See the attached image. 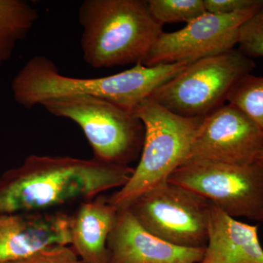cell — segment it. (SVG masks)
Wrapping results in <instances>:
<instances>
[{"label":"cell","instance_id":"cell-1","mask_svg":"<svg viewBox=\"0 0 263 263\" xmlns=\"http://www.w3.org/2000/svg\"><path fill=\"white\" fill-rule=\"evenodd\" d=\"M130 166L67 156H29L18 167L0 175V214L52 212L74 202L94 200L122 187Z\"/></svg>","mask_w":263,"mask_h":263},{"label":"cell","instance_id":"cell-2","mask_svg":"<svg viewBox=\"0 0 263 263\" xmlns=\"http://www.w3.org/2000/svg\"><path fill=\"white\" fill-rule=\"evenodd\" d=\"M188 65L179 62L148 67L138 64L114 75L79 79L62 75L48 57L35 56L19 71L11 89L15 102L26 109L53 99L86 96L108 100L132 111Z\"/></svg>","mask_w":263,"mask_h":263},{"label":"cell","instance_id":"cell-3","mask_svg":"<svg viewBox=\"0 0 263 263\" xmlns=\"http://www.w3.org/2000/svg\"><path fill=\"white\" fill-rule=\"evenodd\" d=\"M79 21L83 58L94 68L143 65L163 32L148 0H86Z\"/></svg>","mask_w":263,"mask_h":263},{"label":"cell","instance_id":"cell-4","mask_svg":"<svg viewBox=\"0 0 263 263\" xmlns=\"http://www.w3.org/2000/svg\"><path fill=\"white\" fill-rule=\"evenodd\" d=\"M144 126L139 162L119 191L108 197L117 211L127 210L152 189L168 181L187 160L190 148L204 117H181L170 111L152 97L132 110Z\"/></svg>","mask_w":263,"mask_h":263},{"label":"cell","instance_id":"cell-5","mask_svg":"<svg viewBox=\"0 0 263 263\" xmlns=\"http://www.w3.org/2000/svg\"><path fill=\"white\" fill-rule=\"evenodd\" d=\"M41 105L52 115L70 119L81 127L95 160L129 166L141 157L144 126L130 110L103 99L86 96L53 99Z\"/></svg>","mask_w":263,"mask_h":263},{"label":"cell","instance_id":"cell-6","mask_svg":"<svg viewBox=\"0 0 263 263\" xmlns=\"http://www.w3.org/2000/svg\"><path fill=\"white\" fill-rule=\"evenodd\" d=\"M254 66L239 50H231L191 62L151 97L181 117H204L224 105L232 87Z\"/></svg>","mask_w":263,"mask_h":263},{"label":"cell","instance_id":"cell-7","mask_svg":"<svg viewBox=\"0 0 263 263\" xmlns=\"http://www.w3.org/2000/svg\"><path fill=\"white\" fill-rule=\"evenodd\" d=\"M210 208L206 199L167 181L140 197L129 210L157 238L177 247L204 249Z\"/></svg>","mask_w":263,"mask_h":263},{"label":"cell","instance_id":"cell-8","mask_svg":"<svg viewBox=\"0 0 263 263\" xmlns=\"http://www.w3.org/2000/svg\"><path fill=\"white\" fill-rule=\"evenodd\" d=\"M168 181L197 193L233 218L252 219L263 204V167L257 161L247 165L189 162Z\"/></svg>","mask_w":263,"mask_h":263},{"label":"cell","instance_id":"cell-9","mask_svg":"<svg viewBox=\"0 0 263 263\" xmlns=\"http://www.w3.org/2000/svg\"><path fill=\"white\" fill-rule=\"evenodd\" d=\"M262 6L230 15L206 13L179 30L162 32L143 65L193 62L231 51L238 45L242 24Z\"/></svg>","mask_w":263,"mask_h":263},{"label":"cell","instance_id":"cell-10","mask_svg":"<svg viewBox=\"0 0 263 263\" xmlns=\"http://www.w3.org/2000/svg\"><path fill=\"white\" fill-rule=\"evenodd\" d=\"M262 149V129L241 110L228 103L204 117L185 163L212 162L247 165L257 162Z\"/></svg>","mask_w":263,"mask_h":263},{"label":"cell","instance_id":"cell-11","mask_svg":"<svg viewBox=\"0 0 263 263\" xmlns=\"http://www.w3.org/2000/svg\"><path fill=\"white\" fill-rule=\"evenodd\" d=\"M71 215L62 212L0 214V263L70 246Z\"/></svg>","mask_w":263,"mask_h":263},{"label":"cell","instance_id":"cell-12","mask_svg":"<svg viewBox=\"0 0 263 263\" xmlns=\"http://www.w3.org/2000/svg\"><path fill=\"white\" fill-rule=\"evenodd\" d=\"M108 249V263H200L205 250L177 247L157 238L129 209L118 211Z\"/></svg>","mask_w":263,"mask_h":263},{"label":"cell","instance_id":"cell-13","mask_svg":"<svg viewBox=\"0 0 263 263\" xmlns=\"http://www.w3.org/2000/svg\"><path fill=\"white\" fill-rule=\"evenodd\" d=\"M200 263H263L258 228L211 203L207 245Z\"/></svg>","mask_w":263,"mask_h":263},{"label":"cell","instance_id":"cell-14","mask_svg":"<svg viewBox=\"0 0 263 263\" xmlns=\"http://www.w3.org/2000/svg\"><path fill=\"white\" fill-rule=\"evenodd\" d=\"M118 211L100 197L81 202L71 215L70 247L84 263H108V240Z\"/></svg>","mask_w":263,"mask_h":263},{"label":"cell","instance_id":"cell-15","mask_svg":"<svg viewBox=\"0 0 263 263\" xmlns=\"http://www.w3.org/2000/svg\"><path fill=\"white\" fill-rule=\"evenodd\" d=\"M37 18V10L27 1L0 0V65L11 58Z\"/></svg>","mask_w":263,"mask_h":263},{"label":"cell","instance_id":"cell-16","mask_svg":"<svg viewBox=\"0 0 263 263\" xmlns=\"http://www.w3.org/2000/svg\"><path fill=\"white\" fill-rule=\"evenodd\" d=\"M226 101L250 118L263 131V77L247 74L230 89Z\"/></svg>","mask_w":263,"mask_h":263},{"label":"cell","instance_id":"cell-17","mask_svg":"<svg viewBox=\"0 0 263 263\" xmlns=\"http://www.w3.org/2000/svg\"><path fill=\"white\" fill-rule=\"evenodd\" d=\"M151 13L159 23H190L207 13L203 0H148Z\"/></svg>","mask_w":263,"mask_h":263},{"label":"cell","instance_id":"cell-18","mask_svg":"<svg viewBox=\"0 0 263 263\" xmlns=\"http://www.w3.org/2000/svg\"><path fill=\"white\" fill-rule=\"evenodd\" d=\"M238 45L249 58L263 57V6L240 27Z\"/></svg>","mask_w":263,"mask_h":263},{"label":"cell","instance_id":"cell-19","mask_svg":"<svg viewBox=\"0 0 263 263\" xmlns=\"http://www.w3.org/2000/svg\"><path fill=\"white\" fill-rule=\"evenodd\" d=\"M5 263H84L70 246L43 249L24 258Z\"/></svg>","mask_w":263,"mask_h":263},{"label":"cell","instance_id":"cell-20","mask_svg":"<svg viewBox=\"0 0 263 263\" xmlns=\"http://www.w3.org/2000/svg\"><path fill=\"white\" fill-rule=\"evenodd\" d=\"M208 13L230 15L251 9L263 3V0H203Z\"/></svg>","mask_w":263,"mask_h":263},{"label":"cell","instance_id":"cell-21","mask_svg":"<svg viewBox=\"0 0 263 263\" xmlns=\"http://www.w3.org/2000/svg\"><path fill=\"white\" fill-rule=\"evenodd\" d=\"M252 220L259 221V222L262 223L263 224V204L261 209H259L258 213L254 216Z\"/></svg>","mask_w":263,"mask_h":263},{"label":"cell","instance_id":"cell-22","mask_svg":"<svg viewBox=\"0 0 263 263\" xmlns=\"http://www.w3.org/2000/svg\"><path fill=\"white\" fill-rule=\"evenodd\" d=\"M257 161L263 167V149L262 150V152H261V153L259 154L258 158H257Z\"/></svg>","mask_w":263,"mask_h":263}]
</instances>
